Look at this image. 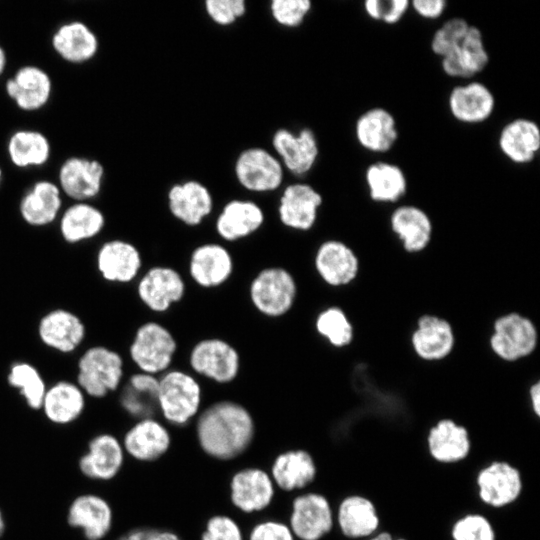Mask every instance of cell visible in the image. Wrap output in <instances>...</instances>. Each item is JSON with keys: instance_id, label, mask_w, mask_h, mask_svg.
Returning a JSON list of instances; mask_svg holds the SVG:
<instances>
[{"instance_id": "6da1fadb", "label": "cell", "mask_w": 540, "mask_h": 540, "mask_svg": "<svg viewBox=\"0 0 540 540\" xmlns=\"http://www.w3.org/2000/svg\"><path fill=\"white\" fill-rule=\"evenodd\" d=\"M195 430L198 445L207 456L218 461H230L251 446L255 422L242 404L220 400L200 411Z\"/></svg>"}, {"instance_id": "7a4b0ae2", "label": "cell", "mask_w": 540, "mask_h": 540, "mask_svg": "<svg viewBox=\"0 0 540 540\" xmlns=\"http://www.w3.org/2000/svg\"><path fill=\"white\" fill-rule=\"evenodd\" d=\"M74 380L88 398H106L124 382L123 357L105 345L88 346L78 356Z\"/></svg>"}, {"instance_id": "3957f363", "label": "cell", "mask_w": 540, "mask_h": 540, "mask_svg": "<svg viewBox=\"0 0 540 540\" xmlns=\"http://www.w3.org/2000/svg\"><path fill=\"white\" fill-rule=\"evenodd\" d=\"M202 389L185 371L169 369L158 376L157 408L171 425L184 426L198 416Z\"/></svg>"}, {"instance_id": "277c9868", "label": "cell", "mask_w": 540, "mask_h": 540, "mask_svg": "<svg viewBox=\"0 0 540 540\" xmlns=\"http://www.w3.org/2000/svg\"><path fill=\"white\" fill-rule=\"evenodd\" d=\"M176 350L173 334L164 325L148 321L136 329L128 355L139 372L159 376L169 370Z\"/></svg>"}, {"instance_id": "5b68a950", "label": "cell", "mask_w": 540, "mask_h": 540, "mask_svg": "<svg viewBox=\"0 0 540 540\" xmlns=\"http://www.w3.org/2000/svg\"><path fill=\"white\" fill-rule=\"evenodd\" d=\"M488 344L500 360L516 362L525 359L537 348V327L529 317L521 313L502 314L492 324Z\"/></svg>"}, {"instance_id": "8992f818", "label": "cell", "mask_w": 540, "mask_h": 540, "mask_svg": "<svg viewBox=\"0 0 540 540\" xmlns=\"http://www.w3.org/2000/svg\"><path fill=\"white\" fill-rule=\"evenodd\" d=\"M249 296L253 306L267 317L285 315L294 305L297 284L293 275L283 267H267L251 281Z\"/></svg>"}, {"instance_id": "52a82bcc", "label": "cell", "mask_w": 540, "mask_h": 540, "mask_svg": "<svg viewBox=\"0 0 540 540\" xmlns=\"http://www.w3.org/2000/svg\"><path fill=\"white\" fill-rule=\"evenodd\" d=\"M37 337L51 351L70 355L79 351L87 337L83 319L74 311L57 307L45 312L38 320Z\"/></svg>"}, {"instance_id": "ba28073f", "label": "cell", "mask_w": 540, "mask_h": 540, "mask_svg": "<svg viewBox=\"0 0 540 540\" xmlns=\"http://www.w3.org/2000/svg\"><path fill=\"white\" fill-rule=\"evenodd\" d=\"M126 454L121 439L110 432H99L87 442L77 461L80 474L93 482H109L122 471Z\"/></svg>"}, {"instance_id": "9c48e42d", "label": "cell", "mask_w": 540, "mask_h": 540, "mask_svg": "<svg viewBox=\"0 0 540 540\" xmlns=\"http://www.w3.org/2000/svg\"><path fill=\"white\" fill-rule=\"evenodd\" d=\"M335 515L328 498L318 492L297 495L291 503L288 525L298 540H321L334 527Z\"/></svg>"}, {"instance_id": "30bf717a", "label": "cell", "mask_w": 540, "mask_h": 540, "mask_svg": "<svg viewBox=\"0 0 540 540\" xmlns=\"http://www.w3.org/2000/svg\"><path fill=\"white\" fill-rule=\"evenodd\" d=\"M189 365L196 374L219 384H227L238 376L240 356L229 342L220 338H205L192 347Z\"/></svg>"}, {"instance_id": "8fae6325", "label": "cell", "mask_w": 540, "mask_h": 540, "mask_svg": "<svg viewBox=\"0 0 540 540\" xmlns=\"http://www.w3.org/2000/svg\"><path fill=\"white\" fill-rule=\"evenodd\" d=\"M234 172L238 183L255 193L277 190L284 177V167L280 160L262 147H250L241 151L236 158Z\"/></svg>"}, {"instance_id": "7c38bea8", "label": "cell", "mask_w": 540, "mask_h": 540, "mask_svg": "<svg viewBox=\"0 0 540 540\" xmlns=\"http://www.w3.org/2000/svg\"><path fill=\"white\" fill-rule=\"evenodd\" d=\"M476 487L482 503L501 509L520 498L523 478L516 466L504 460H495L478 471Z\"/></svg>"}, {"instance_id": "4fadbf2b", "label": "cell", "mask_w": 540, "mask_h": 540, "mask_svg": "<svg viewBox=\"0 0 540 540\" xmlns=\"http://www.w3.org/2000/svg\"><path fill=\"white\" fill-rule=\"evenodd\" d=\"M68 526L78 530L85 540H104L111 532L114 511L104 496L95 492L76 495L66 512Z\"/></svg>"}, {"instance_id": "5bb4252c", "label": "cell", "mask_w": 540, "mask_h": 540, "mask_svg": "<svg viewBox=\"0 0 540 540\" xmlns=\"http://www.w3.org/2000/svg\"><path fill=\"white\" fill-rule=\"evenodd\" d=\"M104 175V166L97 159L71 156L59 167L57 185L73 202H91L102 190Z\"/></svg>"}, {"instance_id": "9a60e30c", "label": "cell", "mask_w": 540, "mask_h": 540, "mask_svg": "<svg viewBox=\"0 0 540 540\" xmlns=\"http://www.w3.org/2000/svg\"><path fill=\"white\" fill-rule=\"evenodd\" d=\"M139 249L124 239L104 241L95 253V267L103 280L112 284H128L138 279L142 269Z\"/></svg>"}, {"instance_id": "2e32d148", "label": "cell", "mask_w": 540, "mask_h": 540, "mask_svg": "<svg viewBox=\"0 0 540 540\" xmlns=\"http://www.w3.org/2000/svg\"><path fill=\"white\" fill-rule=\"evenodd\" d=\"M120 439L126 456L140 463L158 461L172 443L170 431L154 416L135 420Z\"/></svg>"}, {"instance_id": "e0dca14e", "label": "cell", "mask_w": 540, "mask_h": 540, "mask_svg": "<svg viewBox=\"0 0 540 540\" xmlns=\"http://www.w3.org/2000/svg\"><path fill=\"white\" fill-rule=\"evenodd\" d=\"M275 488L269 472L260 467H245L232 475L229 497L237 510L253 514L264 511L271 505Z\"/></svg>"}, {"instance_id": "ac0fdd59", "label": "cell", "mask_w": 540, "mask_h": 540, "mask_svg": "<svg viewBox=\"0 0 540 540\" xmlns=\"http://www.w3.org/2000/svg\"><path fill=\"white\" fill-rule=\"evenodd\" d=\"M182 275L168 266H153L140 274L136 292L142 304L156 313L166 312L185 294Z\"/></svg>"}, {"instance_id": "d6986e66", "label": "cell", "mask_w": 540, "mask_h": 540, "mask_svg": "<svg viewBox=\"0 0 540 540\" xmlns=\"http://www.w3.org/2000/svg\"><path fill=\"white\" fill-rule=\"evenodd\" d=\"M410 343L419 359L437 362L451 355L455 347L456 335L451 322L446 318L425 313L416 320Z\"/></svg>"}, {"instance_id": "ffe728a7", "label": "cell", "mask_w": 540, "mask_h": 540, "mask_svg": "<svg viewBox=\"0 0 540 540\" xmlns=\"http://www.w3.org/2000/svg\"><path fill=\"white\" fill-rule=\"evenodd\" d=\"M5 92L20 110L36 112L50 101L53 82L46 70L37 65L27 64L19 67L7 79Z\"/></svg>"}, {"instance_id": "44dd1931", "label": "cell", "mask_w": 540, "mask_h": 540, "mask_svg": "<svg viewBox=\"0 0 540 540\" xmlns=\"http://www.w3.org/2000/svg\"><path fill=\"white\" fill-rule=\"evenodd\" d=\"M319 277L331 287L350 285L358 277L360 260L356 252L337 239L323 241L314 256Z\"/></svg>"}, {"instance_id": "7402d4cb", "label": "cell", "mask_w": 540, "mask_h": 540, "mask_svg": "<svg viewBox=\"0 0 540 540\" xmlns=\"http://www.w3.org/2000/svg\"><path fill=\"white\" fill-rule=\"evenodd\" d=\"M272 146L283 167L297 176L310 172L319 156L318 140L310 128L297 133L280 128L272 136Z\"/></svg>"}, {"instance_id": "603a6c76", "label": "cell", "mask_w": 540, "mask_h": 540, "mask_svg": "<svg viewBox=\"0 0 540 540\" xmlns=\"http://www.w3.org/2000/svg\"><path fill=\"white\" fill-rule=\"evenodd\" d=\"M322 203V195L311 185L301 182L290 184L279 198V219L290 229L308 231L315 225Z\"/></svg>"}, {"instance_id": "cb8c5ba5", "label": "cell", "mask_w": 540, "mask_h": 540, "mask_svg": "<svg viewBox=\"0 0 540 540\" xmlns=\"http://www.w3.org/2000/svg\"><path fill=\"white\" fill-rule=\"evenodd\" d=\"M87 400L75 380L59 379L48 384L40 411L51 424L68 426L84 414Z\"/></svg>"}, {"instance_id": "d4e9b609", "label": "cell", "mask_w": 540, "mask_h": 540, "mask_svg": "<svg viewBox=\"0 0 540 540\" xmlns=\"http://www.w3.org/2000/svg\"><path fill=\"white\" fill-rule=\"evenodd\" d=\"M447 103L452 117L469 125L486 122L496 107L495 96L490 88L474 80L454 86Z\"/></svg>"}, {"instance_id": "484cf974", "label": "cell", "mask_w": 540, "mask_h": 540, "mask_svg": "<svg viewBox=\"0 0 540 540\" xmlns=\"http://www.w3.org/2000/svg\"><path fill=\"white\" fill-rule=\"evenodd\" d=\"M430 457L440 464L464 461L471 452L469 430L452 418H441L432 425L426 437Z\"/></svg>"}, {"instance_id": "4316f807", "label": "cell", "mask_w": 540, "mask_h": 540, "mask_svg": "<svg viewBox=\"0 0 540 540\" xmlns=\"http://www.w3.org/2000/svg\"><path fill=\"white\" fill-rule=\"evenodd\" d=\"M22 220L35 228L57 222L63 210V195L57 183L38 180L22 195L19 206Z\"/></svg>"}, {"instance_id": "83f0119b", "label": "cell", "mask_w": 540, "mask_h": 540, "mask_svg": "<svg viewBox=\"0 0 540 540\" xmlns=\"http://www.w3.org/2000/svg\"><path fill=\"white\" fill-rule=\"evenodd\" d=\"M440 60L443 72L451 78L470 80L480 74L489 63L481 30L471 25L459 44Z\"/></svg>"}, {"instance_id": "f1b7e54d", "label": "cell", "mask_w": 540, "mask_h": 540, "mask_svg": "<svg viewBox=\"0 0 540 540\" xmlns=\"http://www.w3.org/2000/svg\"><path fill=\"white\" fill-rule=\"evenodd\" d=\"M390 229L402 248L418 254L428 248L433 237V223L426 211L413 204L397 206L390 214Z\"/></svg>"}, {"instance_id": "f546056e", "label": "cell", "mask_w": 540, "mask_h": 540, "mask_svg": "<svg viewBox=\"0 0 540 540\" xmlns=\"http://www.w3.org/2000/svg\"><path fill=\"white\" fill-rule=\"evenodd\" d=\"M172 216L188 226H197L210 215L213 197L209 189L197 180L174 184L167 193Z\"/></svg>"}, {"instance_id": "4dcf8cb0", "label": "cell", "mask_w": 540, "mask_h": 540, "mask_svg": "<svg viewBox=\"0 0 540 540\" xmlns=\"http://www.w3.org/2000/svg\"><path fill=\"white\" fill-rule=\"evenodd\" d=\"M354 132L357 143L375 154L389 152L399 137L395 117L383 107H372L359 115Z\"/></svg>"}, {"instance_id": "1f68e13d", "label": "cell", "mask_w": 540, "mask_h": 540, "mask_svg": "<svg viewBox=\"0 0 540 540\" xmlns=\"http://www.w3.org/2000/svg\"><path fill=\"white\" fill-rule=\"evenodd\" d=\"M57 223L62 240L78 245L97 238L105 228L106 218L92 202H72L63 208Z\"/></svg>"}, {"instance_id": "d6a6232c", "label": "cell", "mask_w": 540, "mask_h": 540, "mask_svg": "<svg viewBox=\"0 0 540 540\" xmlns=\"http://www.w3.org/2000/svg\"><path fill=\"white\" fill-rule=\"evenodd\" d=\"M233 258L219 243L197 246L189 259V274L203 288H214L225 283L233 273Z\"/></svg>"}, {"instance_id": "836d02e7", "label": "cell", "mask_w": 540, "mask_h": 540, "mask_svg": "<svg viewBox=\"0 0 540 540\" xmlns=\"http://www.w3.org/2000/svg\"><path fill=\"white\" fill-rule=\"evenodd\" d=\"M54 52L70 64L91 61L99 51V39L84 22L73 20L58 26L51 38Z\"/></svg>"}, {"instance_id": "e575fe53", "label": "cell", "mask_w": 540, "mask_h": 540, "mask_svg": "<svg viewBox=\"0 0 540 540\" xmlns=\"http://www.w3.org/2000/svg\"><path fill=\"white\" fill-rule=\"evenodd\" d=\"M334 515L340 532L348 539L369 538L378 532L380 526L376 505L360 494L344 497Z\"/></svg>"}, {"instance_id": "d590c367", "label": "cell", "mask_w": 540, "mask_h": 540, "mask_svg": "<svg viewBox=\"0 0 540 540\" xmlns=\"http://www.w3.org/2000/svg\"><path fill=\"white\" fill-rule=\"evenodd\" d=\"M500 152L516 165H526L535 160L540 151V128L524 117L512 119L498 136Z\"/></svg>"}, {"instance_id": "8d00e7d4", "label": "cell", "mask_w": 540, "mask_h": 540, "mask_svg": "<svg viewBox=\"0 0 540 540\" xmlns=\"http://www.w3.org/2000/svg\"><path fill=\"white\" fill-rule=\"evenodd\" d=\"M269 474L275 487L293 492L306 488L315 480L317 465L309 451L289 449L274 458Z\"/></svg>"}, {"instance_id": "74e56055", "label": "cell", "mask_w": 540, "mask_h": 540, "mask_svg": "<svg viewBox=\"0 0 540 540\" xmlns=\"http://www.w3.org/2000/svg\"><path fill=\"white\" fill-rule=\"evenodd\" d=\"M262 208L251 200L233 199L227 202L216 218V232L222 239L233 242L252 235L264 223Z\"/></svg>"}, {"instance_id": "f35d334b", "label": "cell", "mask_w": 540, "mask_h": 540, "mask_svg": "<svg viewBox=\"0 0 540 540\" xmlns=\"http://www.w3.org/2000/svg\"><path fill=\"white\" fill-rule=\"evenodd\" d=\"M119 405L134 420L153 417L157 408L158 376L135 372L121 385Z\"/></svg>"}, {"instance_id": "ab89813d", "label": "cell", "mask_w": 540, "mask_h": 540, "mask_svg": "<svg viewBox=\"0 0 540 540\" xmlns=\"http://www.w3.org/2000/svg\"><path fill=\"white\" fill-rule=\"evenodd\" d=\"M364 179L370 199L380 204L398 202L408 189L405 172L397 164L387 161H377L368 165Z\"/></svg>"}, {"instance_id": "60d3db41", "label": "cell", "mask_w": 540, "mask_h": 540, "mask_svg": "<svg viewBox=\"0 0 540 540\" xmlns=\"http://www.w3.org/2000/svg\"><path fill=\"white\" fill-rule=\"evenodd\" d=\"M7 155L17 168L27 169L45 165L51 156V143L47 136L34 129L14 131L7 141Z\"/></svg>"}, {"instance_id": "b9f144b4", "label": "cell", "mask_w": 540, "mask_h": 540, "mask_svg": "<svg viewBox=\"0 0 540 540\" xmlns=\"http://www.w3.org/2000/svg\"><path fill=\"white\" fill-rule=\"evenodd\" d=\"M6 381L28 408L40 411L48 383L38 367L29 361H14L8 367Z\"/></svg>"}, {"instance_id": "7bdbcfd3", "label": "cell", "mask_w": 540, "mask_h": 540, "mask_svg": "<svg viewBox=\"0 0 540 540\" xmlns=\"http://www.w3.org/2000/svg\"><path fill=\"white\" fill-rule=\"evenodd\" d=\"M316 332L331 346H349L355 336L354 326L347 313L338 306H329L320 311L315 319Z\"/></svg>"}, {"instance_id": "ee69618b", "label": "cell", "mask_w": 540, "mask_h": 540, "mask_svg": "<svg viewBox=\"0 0 540 540\" xmlns=\"http://www.w3.org/2000/svg\"><path fill=\"white\" fill-rule=\"evenodd\" d=\"M451 538L452 540H496V532L485 515L467 513L453 523Z\"/></svg>"}, {"instance_id": "f6af8a7d", "label": "cell", "mask_w": 540, "mask_h": 540, "mask_svg": "<svg viewBox=\"0 0 540 540\" xmlns=\"http://www.w3.org/2000/svg\"><path fill=\"white\" fill-rule=\"evenodd\" d=\"M471 24L461 17H453L446 20L436 29L430 47L432 52L442 58L450 53L464 38Z\"/></svg>"}, {"instance_id": "bcb514c9", "label": "cell", "mask_w": 540, "mask_h": 540, "mask_svg": "<svg viewBox=\"0 0 540 540\" xmlns=\"http://www.w3.org/2000/svg\"><path fill=\"white\" fill-rule=\"evenodd\" d=\"M312 9L310 0H273L270 12L281 26L295 28L300 26Z\"/></svg>"}, {"instance_id": "7dc6e473", "label": "cell", "mask_w": 540, "mask_h": 540, "mask_svg": "<svg viewBox=\"0 0 540 540\" xmlns=\"http://www.w3.org/2000/svg\"><path fill=\"white\" fill-rule=\"evenodd\" d=\"M364 12L374 21L388 25L399 23L410 9L409 0H366Z\"/></svg>"}, {"instance_id": "c3c4849f", "label": "cell", "mask_w": 540, "mask_h": 540, "mask_svg": "<svg viewBox=\"0 0 540 540\" xmlns=\"http://www.w3.org/2000/svg\"><path fill=\"white\" fill-rule=\"evenodd\" d=\"M200 540H244V535L234 518L216 514L206 521Z\"/></svg>"}, {"instance_id": "681fc988", "label": "cell", "mask_w": 540, "mask_h": 540, "mask_svg": "<svg viewBox=\"0 0 540 540\" xmlns=\"http://www.w3.org/2000/svg\"><path fill=\"white\" fill-rule=\"evenodd\" d=\"M204 5L208 17L220 26L235 23L247 10L244 0H206Z\"/></svg>"}, {"instance_id": "f907efd6", "label": "cell", "mask_w": 540, "mask_h": 540, "mask_svg": "<svg viewBox=\"0 0 540 540\" xmlns=\"http://www.w3.org/2000/svg\"><path fill=\"white\" fill-rule=\"evenodd\" d=\"M248 540H296L289 525L276 519L256 523L250 530Z\"/></svg>"}, {"instance_id": "816d5d0a", "label": "cell", "mask_w": 540, "mask_h": 540, "mask_svg": "<svg viewBox=\"0 0 540 540\" xmlns=\"http://www.w3.org/2000/svg\"><path fill=\"white\" fill-rule=\"evenodd\" d=\"M410 8L423 19L435 20L444 14L447 2L445 0H412Z\"/></svg>"}, {"instance_id": "f5cc1de1", "label": "cell", "mask_w": 540, "mask_h": 540, "mask_svg": "<svg viewBox=\"0 0 540 540\" xmlns=\"http://www.w3.org/2000/svg\"><path fill=\"white\" fill-rule=\"evenodd\" d=\"M158 529L150 527L134 528L116 540H157Z\"/></svg>"}, {"instance_id": "db71d44e", "label": "cell", "mask_w": 540, "mask_h": 540, "mask_svg": "<svg viewBox=\"0 0 540 540\" xmlns=\"http://www.w3.org/2000/svg\"><path fill=\"white\" fill-rule=\"evenodd\" d=\"M528 398L532 408V412L536 417L540 416V382H533L528 390Z\"/></svg>"}, {"instance_id": "11a10c76", "label": "cell", "mask_w": 540, "mask_h": 540, "mask_svg": "<svg viewBox=\"0 0 540 540\" xmlns=\"http://www.w3.org/2000/svg\"><path fill=\"white\" fill-rule=\"evenodd\" d=\"M157 540H182V538L171 530L158 529Z\"/></svg>"}, {"instance_id": "9f6ffc18", "label": "cell", "mask_w": 540, "mask_h": 540, "mask_svg": "<svg viewBox=\"0 0 540 540\" xmlns=\"http://www.w3.org/2000/svg\"><path fill=\"white\" fill-rule=\"evenodd\" d=\"M7 67V54L4 47L0 44V77L3 75Z\"/></svg>"}, {"instance_id": "6f0895ef", "label": "cell", "mask_w": 540, "mask_h": 540, "mask_svg": "<svg viewBox=\"0 0 540 540\" xmlns=\"http://www.w3.org/2000/svg\"><path fill=\"white\" fill-rule=\"evenodd\" d=\"M393 535L388 531H381L369 537L368 540H393Z\"/></svg>"}, {"instance_id": "680465c9", "label": "cell", "mask_w": 540, "mask_h": 540, "mask_svg": "<svg viewBox=\"0 0 540 540\" xmlns=\"http://www.w3.org/2000/svg\"><path fill=\"white\" fill-rule=\"evenodd\" d=\"M5 530H6V520L4 517V513L2 509L0 508V538L3 536Z\"/></svg>"}, {"instance_id": "91938a15", "label": "cell", "mask_w": 540, "mask_h": 540, "mask_svg": "<svg viewBox=\"0 0 540 540\" xmlns=\"http://www.w3.org/2000/svg\"><path fill=\"white\" fill-rule=\"evenodd\" d=\"M2 178H3V172H2V169H1V167H0V183H1V181H2Z\"/></svg>"}, {"instance_id": "94428289", "label": "cell", "mask_w": 540, "mask_h": 540, "mask_svg": "<svg viewBox=\"0 0 540 540\" xmlns=\"http://www.w3.org/2000/svg\"><path fill=\"white\" fill-rule=\"evenodd\" d=\"M393 540H407V539L404 537H398V538H394Z\"/></svg>"}]
</instances>
